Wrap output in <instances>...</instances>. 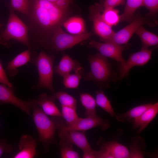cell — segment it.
<instances>
[{
  "instance_id": "1",
  "label": "cell",
  "mask_w": 158,
  "mask_h": 158,
  "mask_svg": "<svg viewBox=\"0 0 158 158\" xmlns=\"http://www.w3.org/2000/svg\"><path fill=\"white\" fill-rule=\"evenodd\" d=\"M31 17L41 28L53 33L66 20L67 10L61 9L46 0H32Z\"/></svg>"
},
{
  "instance_id": "2",
  "label": "cell",
  "mask_w": 158,
  "mask_h": 158,
  "mask_svg": "<svg viewBox=\"0 0 158 158\" xmlns=\"http://www.w3.org/2000/svg\"><path fill=\"white\" fill-rule=\"evenodd\" d=\"M12 40L24 44L29 49L31 48L27 27L11 8L6 28L0 33V44L9 47L11 46L9 42Z\"/></svg>"
},
{
  "instance_id": "3",
  "label": "cell",
  "mask_w": 158,
  "mask_h": 158,
  "mask_svg": "<svg viewBox=\"0 0 158 158\" xmlns=\"http://www.w3.org/2000/svg\"><path fill=\"white\" fill-rule=\"evenodd\" d=\"M32 108V118L38 133V139L43 146L44 152L46 153L50 145L56 143V125L54 120L48 117L37 105H34Z\"/></svg>"
},
{
  "instance_id": "4",
  "label": "cell",
  "mask_w": 158,
  "mask_h": 158,
  "mask_svg": "<svg viewBox=\"0 0 158 158\" xmlns=\"http://www.w3.org/2000/svg\"><path fill=\"white\" fill-rule=\"evenodd\" d=\"M90 71L86 73L84 79L93 81L99 85L107 84L112 80L113 75L111 65L106 57L99 53L87 56Z\"/></svg>"
},
{
  "instance_id": "5",
  "label": "cell",
  "mask_w": 158,
  "mask_h": 158,
  "mask_svg": "<svg viewBox=\"0 0 158 158\" xmlns=\"http://www.w3.org/2000/svg\"><path fill=\"white\" fill-rule=\"evenodd\" d=\"M53 58L42 51L31 63L37 67L39 80L37 84L32 87L33 89L46 88L54 92L53 86Z\"/></svg>"
},
{
  "instance_id": "6",
  "label": "cell",
  "mask_w": 158,
  "mask_h": 158,
  "mask_svg": "<svg viewBox=\"0 0 158 158\" xmlns=\"http://www.w3.org/2000/svg\"><path fill=\"white\" fill-rule=\"evenodd\" d=\"M147 24L150 27L157 26V20L145 16H143L139 10L135 13L129 24L117 32L112 38L111 42L119 45L127 43L133 34L141 26Z\"/></svg>"
},
{
  "instance_id": "7",
  "label": "cell",
  "mask_w": 158,
  "mask_h": 158,
  "mask_svg": "<svg viewBox=\"0 0 158 158\" xmlns=\"http://www.w3.org/2000/svg\"><path fill=\"white\" fill-rule=\"evenodd\" d=\"M90 33L86 32L78 35L68 34L59 27L53 33L50 43L46 47L50 48L55 52H58L71 48L75 45L88 40L92 35Z\"/></svg>"
},
{
  "instance_id": "8",
  "label": "cell",
  "mask_w": 158,
  "mask_h": 158,
  "mask_svg": "<svg viewBox=\"0 0 158 158\" xmlns=\"http://www.w3.org/2000/svg\"><path fill=\"white\" fill-rule=\"evenodd\" d=\"M59 136L61 139L60 143L74 144L81 149L83 152L92 150L85 134V131L67 129L63 126V123L59 120L55 116L53 118Z\"/></svg>"
},
{
  "instance_id": "9",
  "label": "cell",
  "mask_w": 158,
  "mask_h": 158,
  "mask_svg": "<svg viewBox=\"0 0 158 158\" xmlns=\"http://www.w3.org/2000/svg\"><path fill=\"white\" fill-rule=\"evenodd\" d=\"M102 9L101 5L98 3L90 6L89 17L93 23L94 32L104 42L111 43L115 32L103 20L101 13Z\"/></svg>"
},
{
  "instance_id": "10",
  "label": "cell",
  "mask_w": 158,
  "mask_h": 158,
  "mask_svg": "<svg viewBox=\"0 0 158 158\" xmlns=\"http://www.w3.org/2000/svg\"><path fill=\"white\" fill-rule=\"evenodd\" d=\"M100 150H93L95 158H129L128 148L116 140L105 141L101 138L97 142Z\"/></svg>"
},
{
  "instance_id": "11",
  "label": "cell",
  "mask_w": 158,
  "mask_h": 158,
  "mask_svg": "<svg viewBox=\"0 0 158 158\" xmlns=\"http://www.w3.org/2000/svg\"><path fill=\"white\" fill-rule=\"evenodd\" d=\"M89 46L95 49L102 55L115 60L122 64L125 61L122 56L123 52L131 48L130 44L124 45H119L112 43H101L91 40L88 44Z\"/></svg>"
},
{
  "instance_id": "12",
  "label": "cell",
  "mask_w": 158,
  "mask_h": 158,
  "mask_svg": "<svg viewBox=\"0 0 158 158\" xmlns=\"http://www.w3.org/2000/svg\"><path fill=\"white\" fill-rule=\"evenodd\" d=\"M157 47H156L130 54L127 60L120 65V79L122 80L126 77L133 67L142 66L146 64L150 59L153 50Z\"/></svg>"
},
{
  "instance_id": "13",
  "label": "cell",
  "mask_w": 158,
  "mask_h": 158,
  "mask_svg": "<svg viewBox=\"0 0 158 158\" xmlns=\"http://www.w3.org/2000/svg\"><path fill=\"white\" fill-rule=\"evenodd\" d=\"M12 88L0 84V104L8 103L14 105L27 115L30 114V109L35 104L34 99L24 101L17 97L14 94Z\"/></svg>"
},
{
  "instance_id": "14",
  "label": "cell",
  "mask_w": 158,
  "mask_h": 158,
  "mask_svg": "<svg viewBox=\"0 0 158 158\" xmlns=\"http://www.w3.org/2000/svg\"><path fill=\"white\" fill-rule=\"evenodd\" d=\"M110 124L108 120L103 119L96 115L85 118H79L73 124L67 125L63 123V126L67 129L85 132L97 127H100L102 130H105L109 127Z\"/></svg>"
},
{
  "instance_id": "15",
  "label": "cell",
  "mask_w": 158,
  "mask_h": 158,
  "mask_svg": "<svg viewBox=\"0 0 158 158\" xmlns=\"http://www.w3.org/2000/svg\"><path fill=\"white\" fill-rule=\"evenodd\" d=\"M37 142L32 136L22 135L18 143L20 151L15 155L14 158H32L37 154Z\"/></svg>"
},
{
  "instance_id": "16",
  "label": "cell",
  "mask_w": 158,
  "mask_h": 158,
  "mask_svg": "<svg viewBox=\"0 0 158 158\" xmlns=\"http://www.w3.org/2000/svg\"><path fill=\"white\" fill-rule=\"evenodd\" d=\"M158 113V103L152 104L140 116L133 121V128H139L137 132L139 134L144 130L154 119Z\"/></svg>"
},
{
  "instance_id": "17",
  "label": "cell",
  "mask_w": 158,
  "mask_h": 158,
  "mask_svg": "<svg viewBox=\"0 0 158 158\" xmlns=\"http://www.w3.org/2000/svg\"><path fill=\"white\" fill-rule=\"evenodd\" d=\"M81 67L78 61L65 54L62 56L58 65L54 67V72L63 77L71 71L75 72Z\"/></svg>"
},
{
  "instance_id": "18",
  "label": "cell",
  "mask_w": 158,
  "mask_h": 158,
  "mask_svg": "<svg viewBox=\"0 0 158 158\" xmlns=\"http://www.w3.org/2000/svg\"><path fill=\"white\" fill-rule=\"evenodd\" d=\"M35 104L42 108L47 115L53 116H61V112L55 104L51 96L46 93H42L37 98L34 99Z\"/></svg>"
},
{
  "instance_id": "19",
  "label": "cell",
  "mask_w": 158,
  "mask_h": 158,
  "mask_svg": "<svg viewBox=\"0 0 158 158\" xmlns=\"http://www.w3.org/2000/svg\"><path fill=\"white\" fill-rule=\"evenodd\" d=\"M32 60L30 50L28 49L19 54L8 62L6 69L10 76H14L18 73V68L29 61L31 62Z\"/></svg>"
},
{
  "instance_id": "20",
  "label": "cell",
  "mask_w": 158,
  "mask_h": 158,
  "mask_svg": "<svg viewBox=\"0 0 158 158\" xmlns=\"http://www.w3.org/2000/svg\"><path fill=\"white\" fill-rule=\"evenodd\" d=\"M152 104L151 103L141 105L132 108L127 111L121 114H116L115 117L119 122H133Z\"/></svg>"
},
{
  "instance_id": "21",
  "label": "cell",
  "mask_w": 158,
  "mask_h": 158,
  "mask_svg": "<svg viewBox=\"0 0 158 158\" xmlns=\"http://www.w3.org/2000/svg\"><path fill=\"white\" fill-rule=\"evenodd\" d=\"M135 33L140 38L142 42L141 50H147L158 44V36L147 30L142 26L140 27Z\"/></svg>"
},
{
  "instance_id": "22",
  "label": "cell",
  "mask_w": 158,
  "mask_h": 158,
  "mask_svg": "<svg viewBox=\"0 0 158 158\" xmlns=\"http://www.w3.org/2000/svg\"><path fill=\"white\" fill-rule=\"evenodd\" d=\"M66 30L73 35L86 33L84 23L81 18L73 17L66 20L63 24Z\"/></svg>"
},
{
  "instance_id": "23",
  "label": "cell",
  "mask_w": 158,
  "mask_h": 158,
  "mask_svg": "<svg viewBox=\"0 0 158 158\" xmlns=\"http://www.w3.org/2000/svg\"><path fill=\"white\" fill-rule=\"evenodd\" d=\"M143 0H127L123 12L120 15V22L129 23L132 20L134 13L140 6Z\"/></svg>"
},
{
  "instance_id": "24",
  "label": "cell",
  "mask_w": 158,
  "mask_h": 158,
  "mask_svg": "<svg viewBox=\"0 0 158 158\" xmlns=\"http://www.w3.org/2000/svg\"><path fill=\"white\" fill-rule=\"evenodd\" d=\"M84 72V68L82 67L75 71L74 73H69L63 77V80L62 83L65 88L67 89H77Z\"/></svg>"
},
{
  "instance_id": "25",
  "label": "cell",
  "mask_w": 158,
  "mask_h": 158,
  "mask_svg": "<svg viewBox=\"0 0 158 158\" xmlns=\"http://www.w3.org/2000/svg\"><path fill=\"white\" fill-rule=\"evenodd\" d=\"M80 97L81 103L86 110L85 116L87 117L96 115V107L97 104L94 98L87 93H81Z\"/></svg>"
},
{
  "instance_id": "26",
  "label": "cell",
  "mask_w": 158,
  "mask_h": 158,
  "mask_svg": "<svg viewBox=\"0 0 158 158\" xmlns=\"http://www.w3.org/2000/svg\"><path fill=\"white\" fill-rule=\"evenodd\" d=\"M101 14L102 18L104 22L109 26L112 27L116 25L120 20L119 11L114 8H102Z\"/></svg>"
},
{
  "instance_id": "27",
  "label": "cell",
  "mask_w": 158,
  "mask_h": 158,
  "mask_svg": "<svg viewBox=\"0 0 158 158\" xmlns=\"http://www.w3.org/2000/svg\"><path fill=\"white\" fill-rule=\"evenodd\" d=\"M95 100L98 106L108 113L112 117H115L116 113L111 106L110 101L103 91L100 90L96 92Z\"/></svg>"
},
{
  "instance_id": "28",
  "label": "cell",
  "mask_w": 158,
  "mask_h": 158,
  "mask_svg": "<svg viewBox=\"0 0 158 158\" xmlns=\"http://www.w3.org/2000/svg\"><path fill=\"white\" fill-rule=\"evenodd\" d=\"M130 146L129 158H144L142 149L146 146L142 138L140 137L134 138Z\"/></svg>"
},
{
  "instance_id": "29",
  "label": "cell",
  "mask_w": 158,
  "mask_h": 158,
  "mask_svg": "<svg viewBox=\"0 0 158 158\" xmlns=\"http://www.w3.org/2000/svg\"><path fill=\"white\" fill-rule=\"evenodd\" d=\"M55 100L57 99L61 106H66L76 108L77 101L72 96L63 91H59L54 93L51 96Z\"/></svg>"
},
{
  "instance_id": "30",
  "label": "cell",
  "mask_w": 158,
  "mask_h": 158,
  "mask_svg": "<svg viewBox=\"0 0 158 158\" xmlns=\"http://www.w3.org/2000/svg\"><path fill=\"white\" fill-rule=\"evenodd\" d=\"M61 114L67 125H72L79 118L76 111V109L71 107L61 106Z\"/></svg>"
},
{
  "instance_id": "31",
  "label": "cell",
  "mask_w": 158,
  "mask_h": 158,
  "mask_svg": "<svg viewBox=\"0 0 158 158\" xmlns=\"http://www.w3.org/2000/svg\"><path fill=\"white\" fill-rule=\"evenodd\" d=\"M61 146L60 154L62 158H79L80 157L78 153L73 149L72 144L60 143Z\"/></svg>"
},
{
  "instance_id": "32",
  "label": "cell",
  "mask_w": 158,
  "mask_h": 158,
  "mask_svg": "<svg viewBox=\"0 0 158 158\" xmlns=\"http://www.w3.org/2000/svg\"><path fill=\"white\" fill-rule=\"evenodd\" d=\"M141 6L145 7L149 11L145 16L155 19L158 11V0H143Z\"/></svg>"
},
{
  "instance_id": "33",
  "label": "cell",
  "mask_w": 158,
  "mask_h": 158,
  "mask_svg": "<svg viewBox=\"0 0 158 158\" xmlns=\"http://www.w3.org/2000/svg\"><path fill=\"white\" fill-rule=\"evenodd\" d=\"M11 8L26 15H28L29 4L28 0H11Z\"/></svg>"
},
{
  "instance_id": "34",
  "label": "cell",
  "mask_w": 158,
  "mask_h": 158,
  "mask_svg": "<svg viewBox=\"0 0 158 158\" xmlns=\"http://www.w3.org/2000/svg\"><path fill=\"white\" fill-rule=\"evenodd\" d=\"M125 4V0H104L103 3L100 4L103 8H114L116 6L123 5Z\"/></svg>"
},
{
  "instance_id": "35",
  "label": "cell",
  "mask_w": 158,
  "mask_h": 158,
  "mask_svg": "<svg viewBox=\"0 0 158 158\" xmlns=\"http://www.w3.org/2000/svg\"><path fill=\"white\" fill-rule=\"evenodd\" d=\"M12 150L11 146L7 143V140L5 139L0 140V157L4 153H10Z\"/></svg>"
},
{
  "instance_id": "36",
  "label": "cell",
  "mask_w": 158,
  "mask_h": 158,
  "mask_svg": "<svg viewBox=\"0 0 158 158\" xmlns=\"http://www.w3.org/2000/svg\"><path fill=\"white\" fill-rule=\"evenodd\" d=\"M0 83L13 88V86L10 82L0 62Z\"/></svg>"
},
{
  "instance_id": "37",
  "label": "cell",
  "mask_w": 158,
  "mask_h": 158,
  "mask_svg": "<svg viewBox=\"0 0 158 158\" xmlns=\"http://www.w3.org/2000/svg\"><path fill=\"white\" fill-rule=\"evenodd\" d=\"M72 0H57L54 4L59 8L67 10V8Z\"/></svg>"
},
{
  "instance_id": "38",
  "label": "cell",
  "mask_w": 158,
  "mask_h": 158,
  "mask_svg": "<svg viewBox=\"0 0 158 158\" xmlns=\"http://www.w3.org/2000/svg\"><path fill=\"white\" fill-rule=\"evenodd\" d=\"M83 157L84 158H95L93 153V150L83 152Z\"/></svg>"
},
{
  "instance_id": "39",
  "label": "cell",
  "mask_w": 158,
  "mask_h": 158,
  "mask_svg": "<svg viewBox=\"0 0 158 158\" xmlns=\"http://www.w3.org/2000/svg\"><path fill=\"white\" fill-rule=\"evenodd\" d=\"M46 0L50 2L54 3L55 2H56L57 0Z\"/></svg>"
},
{
  "instance_id": "40",
  "label": "cell",
  "mask_w": 158,
  "mask_h": 158,
  "mask_svg": "<svg viewBox=\"0 0 158 158\" xmlns=\"http://www.w3.org/2000/svg\"><path fill=\"white\" fill-rule=\"evenodd\" d=\"M2 25L0 23V27Z\"/></svg>"
},
{
  "instance_id": "41",
  "label": "cell",
  "mask_w": 158,
  "mask_h": 158,
  "mask_svg": "<svg viewBox=\"0 0 158 158\" xmlns=\"http://www.w3.org/2000/svg\"><path fill=\"white\" fill-rule=\"evenodd\" d=\"M1 112H0V114H1Z\"/></svg>"
}]
</instances>
